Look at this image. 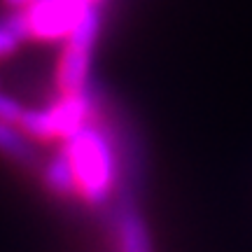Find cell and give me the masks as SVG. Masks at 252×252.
Here are the masks:
<instances>
[{
  "mask_svg": "<svg viewBox=\"0 0 252 252\" xmlns=\"http://www.w3.org/2000/svg\"><path fill=\"white\" fill-rule=\"evenodd\" d=\"M77 180V196L91 208H103L117 194L119 185V154L112 131L94 117L77 133L63 140Z\"/></svg>",
  "mask_w": 252,
  "mask_h": 252,
  "instance_id": "cell-1",
  "label": "cell"
},
{
  "mask_svg": "<svg viewBox=\"0 0 252 252\" xmlns=\"http://www.w3.org/2000/svg\"><path fill=\"white\" fill-rule=\"evenodd\" d=\"M98 112V96H94V87H89L75 96H61L52 105L40 110H26L19 122V128L31 140H54L70 138L80 128L89 124Z\"/></svg>",
  "mask_w": 252,
  "mask_h": 252,
  "instance_id": "cell-2",
  "label": "cell"
},
{
  "mask_svg": "<svg viewBox=\"0 0 252 252\" xmlns=\"http://www.w3.org/2000/svg\"><path fill=\"white\" fill-rule=\"evenodd\" d=\"M91 5V0H33L28 7L5 19V24L21 40L31 37L42 42H65Z\"/></svg>",
  "mask_w": 252,
  "mask_h": 252,
  "instance_id": "cell-3",
  "label": "cell"
},
{
  "mask_svg": "<svg viewBox=\"0 0 252 252\" xmlns=\"http://www.w3.org/2000/svg\"><path fill=\"white\" fill-rule=\"evenodd\" d=\"M100 31V7L94 2L80 24L75 26L68 40L63 42L61 59L56 65V87L61 96H75L91 87V49L96 45V37Z\"/></svg>",
  "mask_w": 252,
  "mask_h": 252,
  "instance_id": "cell-4",
  "label": "cell"
},
{
  "mask_svg": "<svg viewBox=\"0 0 252 252\" xmlns=\"http://www.w3.org/2000/svg\"><path fill=\"white\" fill-rule=\"evenodd\" d=\"M112 217H115V241L117 252H152L150 229L145 217L135 208L133 194L119 191L112 198Z\"/></svg>",
  "mask_w": 252,
  "mask_h": 252,
  "instance_id": "cell-5",
  "label": "cell"
},
{
  "mask_svg": "<svg viewBox=\"0 0 252 252\" xmlns=\"http://www.w3.org/2000/svg\"><path fill=\"white\" fill-rule=\"evenodd\" d=\"M0 154L9 161L24 166V168L40 166V157H37L31 138L19 126L0 124Z\"/></svg>",
  "mask_w": 252,
  "mask_h": 252,
  "instance_id": "cell-6",
  "label": "cell"
},
{
  "mask_svg": "<svg viewBox=\"0 0 252 252\" xmlns=\"http://www.w3.org/2000/svg\"><path fill=\"white\" fill-rule=\"evenodd\" d=\"M42 182H45V187L49 189L54 196L68 198V196H75V194H77L75 171H72V163L63 150L45 163V168H42Z\"/></svg>",
  "mask_w": 252,
  "mask_h": 252,
  "instance_id": "cell-7",
  "label": "cell"
},
{
  "mask_svg": "<svg viewBox=\"0 0 252 252\" xmlns=\"http://www.w3.org/2000/svg\"><path fill=\"white\" fill-rule=\"evenodd\" d=\"M24 112H26V108H24L19 100H14L12 96H7V94H0V124L19 126Z\"/></svg>",
  "mask_w": 252,
  "mask_h": 252,
  "instance_id": "cell-8",
  "label": "cell"
},
{
  "mask_svg": "<svg viewBox=\"0 0 252 252\" xmlns=\"http://www.w3.org/2000/svg\"><path fill=\"white\" fill-rule=\"evenodd\" d=\"M19 45H21V37H19L5 21H0V59L14 54L19 49Z\"/></svg>",
  "mask_w": 252,
  "mask_h": 252,
  "instance_id": "cell-9",
  "label": "cell"
},
{
  "mask_svg": "<svg viewBox=\"0 0 252 252\" xmlns=\"http://www.w3.org/2000/svg\"><path fill=\"white\" fill-rule=\"evenodd\" d=\"M33 0H5V5H9V7H14L19 12V9H24V7H28Z\"/></svg>",
  "mask_w": 252,
  "mask_h": 252,
  "instance_id": "cell-10",
  "label": "cell"
},
{
  "mask_svg": "<svg viewBox=\"0 0 252 252\" xmlns=\"http://www.w3.org/2000/svg\"><path fill=\"white\" fill-rule=\"evenodd\" d=\"M91 2H100V0H91Z\"/></svg>",
  "mask_w": 252,
  "mask_h": 252,
  "instance_id": "cell-11",
  "label": "cell"
}]
</instances>
